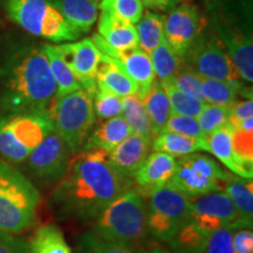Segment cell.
<instances>
[{"label": "cell", "mask_w": 253, "mask_h": 253, "mask_svg": "<svg viewBox=\"0 0 253 253\" xmlns=\"http://www.w3.org/2000/svg\"><path fill=\"white\" fill-rule=\"evenodd\" d=\"M233 253H253V232L250 227L237 229L232 235Z\"/></svg>", "instance_id": "bcb514c9"}, {"label": "cell", "mask_w": 253, "mask_h": 253, "mask_svg": "<svg viewBox=\"0 0 253 253\" xmlns=\"http://www.w3.org/2000/svg\"><path fill=\"white\" fill-rule=\"evenodd\" d=\"M168 186L182 192L186 197L194 199L211 192L221 191L223 184L220 182L208 179L188 166L182 158L177 160V169Z\"/></svg>", "instance_id": "ac0fdd59"}, {"label": "cell", "mask_w": 253, "mask_h": 253, "mask_svg": "<svg viewBox=\"0 0 253 253\" xmlns=\"http://www.w3.org/2000/svg\"><path fill=\"white\" fill-rule=\"evenodd\" d=\"M173 4H175V0H157V8L166 11L172 7Z\"/></svg>", "instance_id": "7dc6e473"}, {"label": "cell", "mask_w": 253, "mask_h": 253, "mask_svg": "<svg viewBox=\"0 0 253 253\" xmlns=\"http://www.w3.org/2000/svg\"><path fill=\"white\" fill-rule=\"evenodd\" d=\"M144 7L148 8H157V0H141Z\"/></svg>", "instance_id": "c3c4849f"}, {"label": "cell", "mask_w": 253, "mask_h": 253, "mask_svg": "<svg viewBox=\"0 0 253 253\" xmlns=\"http://www.w3.org/2000/svg\"><path fill=\"white\" fill-rule=\"evenodd\" d=\"M135 28L137 33L138 48L150 55L164 39L163 17L151 11H147L136 24Z\"/></svg>", "instance_id": "83f0119b"}, {"label": "cell", "mask_w": 253, "mask_h": 253, "mask_svg": "<svg viewBox=\"0 0 253 253\" xmlns=\"http://www.w3.org/2000/svg\"><path fill=\"white\" fill-rule=\"evenodd\" d=\"M93 231L109 242L136 250L148 233L144 197L134 189L122 192L96 217Z\"/></svg>", "instance_id": "3957f363"}, {"label": "cell", "mask_w": 253, "mask_h": 253, "mask_svg": "<svg viewBox=\"0 0 253 253\" xmlns=\"http://www.w3.org/2000/svg\"><path fill=\"white\" fill-rule=\"evenodd\" d=\"M93 107L95 116L101 120H108L122 116L123 102L122 97L110 93L109 90L97 86L93 95Z\"/></svg>", "instance_id": "8d00e7d4"}, {"label": "cell", "mask_w": 253, "mask_h": 253, "mask_svg": "<svg viewBox=\"0 0 253 253\" xmlns=\"http://www.w3.org/2000/svg\"><path fill=\"white\" fill-rule=\"evenodd\" d=\"M130 134V126L122 116L104 120L94 130H91L82 149L99 148L107 153H110Z\"/></svg>", "instance_id": "603a6c76"}, {"label": "cell", "mask_w": 253, "mask_h": 253, "mask_svg": "<svg viewBox=\"0 0 253 253\" xmlns=\"http://www.w3.org/2000/svg\"><path fill=\"white\" fill-rule=\"evenodd\" d=\"M30 253H72L62 232L55 225H43L30 243Z\"/></svg>", "instance_id": "f546056e"}, {"label": "cell", "mask_w": 253, "mask_h": 253, "mask_svg": "<svg viewBox=\"0 0 253 253\" xmlns=\"http://www.w3.org/2000/svg\"><path fill=\"white\" fill-rule=\"evenodd\" d=\"M97 31L91 41L101 54L116 59L122 53L138 47L136 28L132 24L119 18L107 9H101Z\"/></svg>", "instance_id": "4fadbf2b"}, {"label": "cell", "mask_w": 253, "mask_h": 253, "mask_svg": "<svg viewBox=\"0 0 253 253\" xmlns=\"http://www.w3.org/2000/svg\"><path fill=\"white\" fill-rule=\"evenodd\" d=\"M177 1H185V0H177Z\"/></svg>", "instance_id": "f907efd6"}, {"label": "cell", "mask_w": 253, "mask_h": 253, "mask_svg": "<svg viewBox=\"0 0 253 253\" xmlns=\"http://www.w3.org/2000/svg\"><path fill=\"white\" fill-rule=\"evenodd\" d=\"M155 78L160 84L170 82L183 68V60L172 52L166 40H162L150 54Z\"/></svg>", "instance_id": "f1b7e54d"}, {"label": "cell", "mask_w": 253, "mask_h": 253, "mask_svg": "<svg viewBox=\"0 0 253 253\" xmlns=\"http://www.w3.org/2000/svg\"><path fill=\"white\" fill-rule=\"evenodd\" d=\"M147 109L151 125V137H156L162 134L168 120L171 115V107L169 99L162 84L157 80L154 81L153 86L141 100ZM153 141V140H151Z\"/></svg>", "instance_id": "d4e9b609"}, {"label": "cell", "mask_w": 253, "mask_h": 253, "mask_svg": "<svg viewBox=\"0 0 253 253\" xmlns=\"http://www.w3.org/2000/svg\"><path fill=\"white\" fill-rule=\"evenodd\" d=\"M199 79H201V90L205 103L230 107L235 101H237L239 91L231 84L223 81L211 80V79L202 77H199Z\"/></svg>", "instance_id": "d6a6232c"}, {"label": "cell", "mask_w": 253, "mask_h": 253, "mask_svg": "<svg viewBox=\"0 0 253 253\" xmlns=\"http://www.w3.org/2000/svg\"><path fill=\"white\" fill-rule=\"evenodd\" d=\"M181 158L188 166L196 170L199 175H202L208 179H213V181L220 182L223 185L224 183H226L233 176V173L224 170L216 161L212 160L211 157L205 156V155L194 153Z\"/></svg>", "instance_id": "e575fe53"}, {"label": "cell", "mask_w": 253, "mask_h": 253, "mask_svg": "<svg viewBox=\"0 0 253 253\" xmlns=\"http://www.w3.org/2000/svg\"><path fill=\"white\" fill-rule=\"evenodd\" d=\"M170 82L179 91L205 103V100L201 90V79H199L197 74L190 72L186 68H182Z\"/></svg>", "instance_id": "b9f144b4"}, {"label": "cell", "mask_w": 253, "mask_h": 253, "mask_svg": "<svg viewBox=\"0 0 253 253\" xmlns=\"http://www.w3.org/2000/svg\"><path fill=\"white\" fill-rule=\"evenodd\" d=\"M0 253H30V244L12 233L0 230Z\"/></svg>", "instance_id": "f6af8a7d"}, {"label": "cell", "mask_w": 253, "mask_h": 253, "mask_svg": "<svg viewBox=\"0 0 253 253\" xmlns=\"http://www.w3.org/2000/svg\"><path fill=\"white\" fill-rule=\"evenodd\" d=\"M5 12L23 30L60 43L81 36L49 0H2Z\"/></svg>", "instance_id": "8992f818"}, {"label": "cell", "mask_w": 253, "mask_h": 253, "mask_svg": "<svg viewBox=\"0 0 253 253\" xmlns=\"http://www.w3.org/2000/svg\"><path fill=\"white\" fill-rule=\"evenodd\" d=\"M240 219L252 226L253 219V183L252 179L233 175L223 185Z\"/></svg>", "instance_id": "484cf974"}, {"label": "cell", "mask_w": 253, "mask_h": 253, "mask_svg": "<svg viewBox=\"0 0 253 253\" xmlns=\"http://www.w3.org/2000/svg\"><path fill=\"white\" fill-rule=\"evenodd\" d=\"M196 120L204 134L208 136L220 126L229 125V107L204 103Z\"/></svg>", "instance_id": "f35d334b"}, {"label": "cell", "mask_w": 253, "mask_h": 253, "mask_svg": "<svg viewBox=\"0 0 253 253\" xmlns=\"http://www.w3.org/2000/svg\"><path fill=\"white\" fill-rule=\"evenodd\" d=\"M97 86L109 90L120 97L137 95L138 87L123 71L118 60L101 54V62L96 72Z\"/></svg>", "instance_id": "ffe728a7"}, {"label": "cell", "mask_w": 253, "mask_h": 253, "mask_svg": "<svg viewBox=\"0 0 253 253\" xmlns=\"http://www.w3.org/2000/svg\"><path fill=\"white\" fill-rule=\"evenodd\" d=\"M53 130L48 113H26L0 119V155L21 163Z\"/></svg>", "instance_id": "52a82bcc"}, {"label": "cell", "mask_w": 253, "mask_h": 253, "mask_svg": "<svg viewBox=\"0 0 253 253\" xmlns=\"http://www.w3.org/2000/svg\"><path fill=\"white\" fill-rule=\"evenodd\" d=\"M56 46L81 82L82 88L93 97L97 88L96 72L101 62L100 50L91 39H82L77 42L60 43Z\"/></svg>", "instance_id": "5bb4252c"}, {"label": "cell", "mask_w": 253, "mask_h": 253, "mask_svg": "<svg viewBox=\"0 0 253 253\" xmlns=\"http://www.w3.org/2000/svg\"><path fill=\"white\" fill-rule=\"evenodd\" d=\"M209 153L225 166L233 175L252 179L253 171L246 169L236 157L232 148V126L225 125L207 136Z\"/></svg>", "instance_id": "44dd1931"}, {"label": "cell", "mask_w": 253, "mask_h": 253, "mask_svg": "<svg viewBox=\"0 0 253 253\" xmlns=\"http://www.w3.org/2000/svg\"><path fill=\"white\" fill-rule=\"evenodd\" d=\"M132 181L122 176L110 163L109 153L99 148L82 149L69 161L67 171L52 195L61 216L78 220H95L103 209Z\"/></svg>", "instance_id": "6da1fadb"}, {"label": "cell", "mask_w": 253, "mask_h": 253, "mask_svg": "<svg viewBox=\"0 0 253 253\" xmlns=\"http://www.w3.org/2000/svg\"><path fill=\"white\" fill-rule=\"evenodd\" d=\"M240 227L242 226L231 225L214 231L209 237L204 253H233L232 235Z\"/></svg>", "instance_id": "7bdbcfd3"}, {"label": "cell", "mask_w": 253, "mask_h": 253, "mask_svg": "<svg viewBox=\"0 0 253 253\" xmlns=\"http://www.w3.org/2000/svg\"><path fill=\"white\" fill-rule=\"evenodd\" d=\"M151 141L137 134H131L109 153V160L113 167L125 176L131 179L141 164L148 156Z\"/></svg>", "instance_id": "e0dca14e"}, {"label": "cell", "mask_w": 253, "mask_h": 253, "mask_svg": "<svg viewBox=\"0 0 253 253\" xmlns=\"http://www.w3.org/2000/svg\"><path fill=\"white\" fill-rule=\"evenodd\" d=\"M123 112L122 118L130 126L132 134H137L142 137L153 140L151 137V125L149 116L144 104L136 95L122 97Z\"/></svg>", "instance_id": "4dcf8cb0"}, {"label": "cell", "mask_w": 253, "mask_h": 253, "mask_svg": "<svg viewBox=\"0 0 253 253\" xmlns=\"http://www.w3.org/2000/svg\"><path fill=\"white\" fill-rule=\"evenodd\" d=\"M209 237L186 219L169 244L177 253H204Z\"/></svg>", "instance_id": "1f68e13d"}, {"label": "cell", "mask_w": 253, "mask_h": 253, "mask_svg": "<svg viewBox=\"0 0 253 253\" xmlns=\"http://www.w3.org/2000/svg\"><path fill=\"white\" fill-rule=\"evenodd\" d=\"M100 8L110 11L132 25L138 23L144 11L141 0H100Z\"/></svg>", "instance_id": "74e56055"}, {"label": "cell", "mask_w": 253, "mask_h": 253, "mask_svg": "<svg viewBox=\"0 0 253 253\" xmlns=\"http://www.w3.org/2000/svg\"><path fill=\"white\" fill-rule=\"evenodd\" d=\"M188 219L208 236H211V233L218 229L231 225L252 229L251 225L240 219L235 207L224 191L211 192L191 199Z\"/></svg>", "instance_id": "30bf717a"}, {"label": "cell", "mask_w": 253, "mask_h": 253, "mask_svg": "<svg viewBox=\"0 0 253 253\" xmlns=\"http://www.w3.org/2000/svg\"><path fill=\"white\" fill-rule=\"evenodd\" d=\"M251 118H253L252 99H246L244 101L237 100L229 107V125L231 126H235L239 122Z\"/></svg>", "instance_id": "ee69618b"}, {"label": "cell", "mask_w": 253, "mask_h": 253, "mask_svg": "<svg viewBox=\"0 0 253 253\" xmlns=\"http://www.w3.org/2000/svg\"><path fill=\"white\" fill-rule=\"evenodd\" d=\"M220 43L232 60L240 78L245 82L253 81V43L252 37L237 30L217 25Z\"/></svg>", "instance_id": "2e32d148"}, {"label": "cell", "mask_w": 253, "mask_h": 253, "mask_svg": "<svg viewBox=\"0 0 253 253\" xmlns=\"http://www.w3.org/2000/svg\"><path fill=\"white\" fill-rule=\"evenodd\" d=\"M176 169V157L166 153L154 151L147 156L132 177L136 191L142 197H150L158 190L168 185Z\"/></svg>", "instance_id": "9a60e30c"}, {"label": "cell", "mask_w": 253, "mask_h": 253, "mask_svg": "<svg viewBox=\"0 0 253 253\" xmlns=\"http://www.w3.org/2000/svg\"><path fill=\"white\" fill-rule=\"evenodd\" d=\"M56 8L79 33H87L99 18L100 0H56Z\"/></svg>", "instance_id": "7402d4cb"}, {"label": "cell", "mask_w": 253, "mask_h": 253, "mask_svg": "<svg viewBox=\"0 0 253 253\" xmlns=\"http://www.w3.org/2000/svg\"><path fill=\"white\" fill-rule=\"evenodd\" d=\"M153 149L160 153H166L173 157H183L186 155L197 153V151H208V142H202L188 136L176 134V132L164 131L153 138Z\"/></svg>", "instance_id": "4316f807"}, {"label": "cell", "mask_w": 253, "mask_h": 253, "mask_svg": "<svg viewBox=\"0 0 253 253\" xmlns=\"http://www.w3.org/2000/svg\"><path fill=\"white\" fill-rule=\"evenodd\" d=\"M43 53H45L50 73H52L53 79H54L56 84V96L60 97L63 95H67L73 91L81 89V82L79 81L77 75L69 67L68 63L63 59V56L56 45H46L41 46Z\"/></svg>", "instance_id": "cb8c5ba5"}, {"label": "cell", "mask_w": 253, "mask_h": 253, "mask_svg": "<svg viewBox=\"0 0 253 253\" xmlns=\"http://www.w3.org/2000/svg\"><path fill=\"white\" fill-rule=\"evenodd\" d=\"M72 151L53 129L27 157L31 171L43 181L59 182L65 176Z\"/></svg>", "instance_id": "8fae6325"}, {"label": "cell", "mask_w": 253, "mask_h": 253, "mask_svg": "<svg viewBox=\"0 0 253 253\" xmlns=\"http://www.w3.org/2000/svg\"><path fill=\"white\" fill-rule=\"evenodd\" d=\"M203 30V18L195 5L183 4L163 18L164 40L183 58Z\"/></svg>", "instance_id": "7c38bea8"}, {"label": "cell", "mask_w": 253, "mask_h": 253, "mask_svg": "<svg viewBox=\"0 0 253 253\" xmlns=\"http://www.w3.org/2000/svg\"><path fill=\"white\" fill-rule=\"evenodd\" d=\"M161 84L166 89L170 107H171V114H173V115L190 116V118L195 119L197 118L199 112L204 106L203 102L179 91L171 82H164V84Z\"/></svg>", "instance_id": "d590c367"}, {"label": "cell", "mask_w": 253, "mask_h": 253, "mask_svg": "<svg viewBox=\"0 0 253 253\" xmlns=\"http://www.w3.org/2000/svg\"><path fill=\"white\" fill-rule=\"evenodd\" d=\"M48 116L54 131L77 154L84 147L95 125L93 97L84 88L55 97Z\"/></svg>", "instance_id": "5b68a950"}, {"label": "cell", "mask_w": 253, "mask_h": 253, "mask_svg": "<svg viewBox=\"0 0 253 253\" xmlns=\"http://www.w3.org/2000/svg\"><path fill=\"white\" fill-rule=\"evenodd\" d=\"M164 131L168 132H176V134L188 136V137L196 138L202 142H208L207 135L204 134L203 130L199 126L197 120L190 116H182V115H170L168 120Z\"/></svg>", "instance_id": "ab89813d"}, {"label": "cell", "mask_w": 253, "mask_h": 253, "mask_svg": "<svg viewBox=\"0 0 253 253\" xmlns=\"http://www.w3.org/2000/svg\"><path fill=\"white\" fill-rule=\"evenodd\" d=\"M145 253H168V252L163 251V250H153V251H150V252H145Z\"/></svg>", "instance_id": "681fc988"}, {"label": "cell", "mask_w": 253, "mask_h": 253, "mask_svg": "<svg viewBox=\"0 0 253 253\" xmlns=\"http://www.w3.org/2000/svg\"><path fill=\"white\" fill-rule=\"evenodd\" d=\"M0 77V119L48 113L56 96V84L41 47H26L9 56Z\"/></svg>", "instance_id": "7a4b0ae2"}, {"label": "cell", "mask_w": 253, "mask_h": 253, "mask_svg": "<svg viewBox=\"0 0 253 253\" xmlns=\"http://www.w3.org/2000/svg\"><path fill=\"white\" fill-rule=\"evenodd\" d=\"M182 60L190 72L205 79L226 82L238 89L239 95L252 99V93H248L244 80L218 38L204 37L201 33Z\"/></svg>", "instance_id": "ba28073f"}, {"label": "cell", "mask_w": 253, "mask_h": 253, "mask_svg": "<svg viewBox=\"0 0 253 253\" xmlns=\"http://www.w3.org/2000/svg\"><path fill=\"white\" fill-rule=\"evenodd\" d=\"M75 253H143L128 246L116 244L102 238L94 231H88L78 239Z\"/></svg>", "instance_id": "836d02e7"}, {"label": "cell", "mask_w": 253, "mask_h": 253, "mask_svg": "<svg viewBox=\"0 0 253 253\" xmlns=\"http://www.w3.org/2000/svg\"><path fill=\"white\" fill-rule=\"evenodd\" d=\"M147 208L148 233L169 243L188 219L191 199L182 192L164 186L149 197Z\"/></svg>", "instance_id": "9c48e42d"}, {"label": "cell", "mask_w": 253, "mask_h": 253, "mask_svg": "<svg viewBox=\"0 0 253 253\" xmlns=\"http://www.w3.org/2000/svg\"><path fill=\"white\" fill-rule=\"evenodd\" d=\"M115 60H118L123 71L137 84L138 91L136 96L140 100L143 99L155 81V73L150 55L137 47L122 53Z\"/></svg>", "instance_id": "d6986e66"}, {"label": "cell", "mask_w": 253, "mask_h": 253, "mask_svg": "<svg viewBox=\"0 0 253 253\" xmlns=\"http://www.w3.org/2000/svg\"><path fill=\"white\" fill-rule=\"evenodd\" d=\"M41 196L11 164L0 160V230L21 233L36 223Z\"/></svg>", "instance_id": "277c9868"}, {"label": "cell", "mask_w": 253, "mask_h": 253, "mask_svg": "<svg viewBox=\"0 0 253 253\" xmlns=\"http://www.w3.org/2000/svg\"><path fill=\"white\" fill-rule=\"evenodd\" d=\"M232 148L239 162L253 171V131L232 128Z\"/></svg>", "instance_id": "60d3db41"}]
</instances>
